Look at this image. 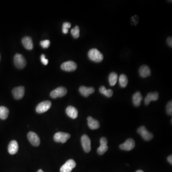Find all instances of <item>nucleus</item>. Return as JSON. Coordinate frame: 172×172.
<instances>
[{
	"label": "nucleus",
	"instance_id": "0eeeda50",
	"mask_svg": "<svg viewBox=\"0 0 172 172\" xmlns=\"http://www.w3.org/2000/svg\"><path fill=\"white\" fill-rule=\"evenodd\" d=\"M67 93V90L63 87H60L53 90L50 93V96L52 98L56 99L57 97H62L66 95Z\"/></svg>",
	"mask_w": 172,
	"mask_h": 172
},
{
	"label": "nucleus",
	"instance_id": "f3484780",
	"mask_svg": "<svg viewBox=\"0 0 172 172\" xmlns=\"http://www.w3.org/2000/svg\"><path fill=\"white\" fill-rule=\"evenodd\" d=\"M87 120H88V126L90 129L91 130H96L100 128V123L96 120L94 119L90 116L88 117Z\"/></svg>",
	"mask_w": 172,
	"mask_h": 172
},
{
	"label": "nucleus",
	"instance_id": "b1692460",
	"mask_svg": "<svg viewBox=\"0 0 172 172\" xmlns=\"http://www.w3.org/2000/svg\"><path fill=\"white\" fill-rule=\"evenodd\" d=\"M99 90L101 94H103V95L108 97H111L113 96V92L111 89L107 90L103 86L100 87Z\"/></svg>",
	"mask_w": 172,
	"mask_h": 172
},
{
	"label": "nucleus",
	"instance_id": "f257e3e1",
	"mask_svg": "<svg viewBox=\"0 0 172 172\" xmlns=\"http://www.w3.org/2000/svg\"><path fill=\"white\" fill-rule=\"evenodd\" d=\"M88 56L91 60L95 62H101L103 59V55L96 48H92L88 52Z\"/></svg>",
	"mask_w": 172,
	"mask_h": 172
},
{
	"label": "nucleus",
	"instance_id": "dca6fc26",
	"mask_svg": "<svg viewBox=\"0 0 172 172\" xmlns=\"http://www.w3.org/2000/svg\"><path fill=\"white\" fill-rule=\"evenodd\" d=\"M19 149L18 144L15 140H13L10 142L8 147V150L9 154L14 155L17 152Z\"/></svg>",
	"mask_w": 172,
	"mask_h": 172
},
{
	"label": "nucleus",
	"instance_id": "a211bd4d",
	"mask_svg": "<svg viewBox=\"0 0 172 172\" xmlns=\"http://www.w3.org/2000/svg\"><path fill=\"white\" fill-rule=\"evenodd\" d=\"M66 113L70 118L73 119H76L78 116V112L77 109L72 106L67 107L66 109Z\"/></svg>",
	"mask_w": 172,
	"mask_h": 172
},
{
	"label": "nucleus",
	"instance_id": "f8f14e48",
	"mask_svg": "<svg viewBox=\"0 0 172 172\" xmlns=\"http://www.w3.org/2000/svg\"><path fill=\"white\" fill-rule=\"evenodd\" d=\"M27 137L32 145L35 146H39L40 143V138L36 133L32 132H30L27 134Z\"/></svg>",
	"mask_w": 172,
	"mask_h": 172
},
{
	"label": "nucleus",
	"instance_id": "f704fd0d",
	"mask_svg": "<svg viewBox=\"0 0 172 172\" xmlns=\"http://www.w3.org/2000/svg\"><path fill=\"white\" fill-rule=\"evenodd\" d=\"M136 172H143V171H142V170H138V171H137Z\"/></svg>",
	"mask_w": 172,
	"mask_h": 172
},
{
	"label": "nucleus",
	"instance_id": "f03ea898",
	"mask_svg": "<svg viewBox=\"0 0 172 172\" xmlns=\"http://www.w3.org/2000/svg\"><path fill=\"white\" fill-rule=\"evenodd\" d=\"M137 132L142 137L143 140L146 141H150L154 137L153 134L151 132H149L146 129V127L143 126L138 128Z\"/></svg>",
	"mask_w": 172,
	"mask_h": 172
},
{
	"label": "nucleus",
	"instance_id": "393cba45",
	"mask_svg": "<svg viewBox=\"0 0 172 172\" xmlns=\"http://www.w3.org/2000/svg\"><path fill=\"white\" fill-rule=\"evenodd\" d=\"M128 80L125 75L121 74L119 77V83L122 88H125L128 84Z\"/></svg>",
	"mask_w": 172,
	"mask_h": 172
},
{
	"label": "nucleus",
	"instance_id": "5701e85b",
	"mask_svg": "<svg viewBox=\"0 0 172 172\" xmlns=\"http://www.w3.org/2000/svg\"><path fill=\"white\" fill-rule=\"evenodd\" d=\"M117 79H118V75L116 73L112 72L109 74V81L110 86H113L116 84Z\"/></svg>",
	"mask_w": 172,
	"mask_h": 172
},
{
	"label": "nucleus",
	"instance_id": "6ab92c4d",
	"mask_svg": "<svg viewBox=\"0 0 172 172\" xmlns=\"http://www.w3.org/2000/svg\"><path fill=\"white\" fill-rule=\"evenodd\" d=\"M22 42L23 46L28 50H31L33 48L34 45H33V43H32V40L30 37H24V38L22 39Z\"/></svg>",
	"mask_w": 172,
	"mask_h": 172
},
{
	"label": "nucleus",
	"instance_id": "cd10ccee",
	"mask_svg": "<svg viewBox=\"0 0 172 172\" xmlns=\"http://www.w3.org/2000/svg\"><path fill=\"white\" fill-rule=\"evenodd\" d=\"M166 112L169 115H172V101L167 103L166 106Z\"/></svg>",
	"mask_w": 172,
	"mask_h": 172
},
{
	"label": "nucleus",
	"instance_id": "9b49d317",
	"mask_svg": "<svg viewBox=\"0 0 172 172\" xmlns=\"http://www.w3.org/2000/svg\"><path fill=\"white\" fill-rule=\"evenodd\" d=\"M108 140L106 138L103 137L100 140V147L97 150V154L100 155H102L108 150V146L107 145Z\"/></svg>",
	"mask_w": 172,
	"mask_h": 172
},
{
	"label": "nucleus",
	"instance_id": "2f4dec72",
	"mask_svg": "<svg viewBox=\"0 0 172 172\" xmlns=\"http://www.w3.org/2000/svg\"><path fill=\"white\" fill-rule=\"evenodd\" d=\"M168 161L169 162V163L172 165V155H169L167 158Z\"/></svg>",
	"mask_w": 172,
	"mask_h": 172
},
{
	"label": "nucleus",
	"instance_id": "a878e982",
	"mask_svg": "<svg viewBox=\"0 0 172 172\" xmlns=\"http://www.w3.org/2000/svg\"><path fill=\"white\" fill-rule=\"evenodd\" d=\"M79 28L78 26H76L74 28L72 29L71 30V33L73 36L75 38H78L79 36Z\"/></svg>",
	"mask_w": 172,
	"mask_h": 172
},
{
	"label": "nucleus",
	"instance_id": "20e7f679",
	"mask_svg": "<svg viewBox=\"0 0 172 172\" xmlns=\"http://www.w3.org/2000/svg\"><path fill=\"white\" fill-rule=\"evenodd\" d=\"M51 105L52 103L50 101H46L41 102L37 106L36 111L39 113H45L51 108Z\"/></svg>",
	"mask_w": 172,
	"mask_h": 172
},
{
	"label": "nucleus",
	"instance_id": "7c9ffc66",
	"mask_svg": "<svg viewBox=\"0 0 172 172\" xmlns=\"http://www.w3.org/2000/svg\"><path fill=\"white\" fill-rule=\"evenodd\" d=\"M167 42L170 47H172V39L171 37H169L167 39Z\"/></svg>",
	"mask_w": 172,
	"mask_h": 172
},
{
	"label": "nucleus",
	"instance_id": "4468645a",
	"mask_svg": "<svg viewBox=\"0 0 172 172\" xmlns=\"http://www.w3.org/2000/svg\"><path fill=\"white\" fill-rule=\"evenodd\" d=\"M159 99V93L158 92H150L145 97L144 102L145 105H148L151 101H156Z\"/></svg>",
	"mask_w": 172,
	"mask_h": 172
},
{
	"label": "nucleus",
	"instance_id": "4be33fe9",
	"mask_svg": "<svg viewBox=\"0 0 172 172\" xmlns=\"http://www.w3.org/2000/svg\"><path fill=\"white\" fill-rule=\"evenodd\" d=\"M9 109L5 106L0 107V119L5 120L7 119L9 115Z\"/></svg>",
	"mask_w": 172,
	"mask_h": 172
},
{
	"label": "nucleus",
	"instance_id": "ddd939ff",
	"mask_svg": "<svg viewBox=\"0 0 172 172\" xmlns=\"http://www.w3.org/2000/svg\"><path fill=\"white\" fill-rule=\"evenodd\" d=\"M12 93L14 99L16 100L21 99L25 94V88L23 86L16 87L13 90Z\"/></svg>",
	"mask_w": 172,
	"mask_h": 172
},
{
	"label": "nucleus",
	"instance_id": "c9c22d12",
	"mask_svg": "<svg viewBox=\"0 0 172 172\" xmlns=\"http://www.w3.org/2000/svg\"><path fill=\"white\" fill-rule=\"evenodd\" d=\"M0 59H1V56H0Z\"/></svg>",
	"mask_w": 172,
	"mask_h": 172
},
{
	"label": "nucleus",
	"instance_id": "473e14b6",
	"mask_svg": "<svg viewBox=\"0 0 172 172\" xmlns=\"http://www.w3.org/2000/svg\"><path fill=\"white\" fill-rule=\"evenodd\" d=\"M62 31H63V32L64 34H67L68 33V29H66V28H62Z\"/></svg>",
	"mask_w": 172,
	"mask_h": 172
},
{
	"label": "nucleus",
	"instance_id": "423d86ee",
	"mask_svg": "<svg viewBox=\"0 0 172 172\" xmlns=\"http://www.w3.org/2000/svg\"><path fill=\"white\" fill-rule=\"evenodd\" d=\"M81 144L86 153H89L91 151V141L86 134H84L81 138Z\"/></svg>",
	"mask_w": 172,
	"mask_h": 172
},
{
	"label": "nucleus",
	"instance_id": "412c9836",
	"mask_svg": "<svg viewBox=\"0 0 172 172\" xmlns=\"http://www.w3.org/2000/svg\"><path fill=\"white\" fill-rule=\"evenodd\" d=\"M143 100V96L141 92L137 91L133 94L132 96V102L134 106L138 107L141 105V101Z\"/></svg>",
	"mask_w": 172,
	"mask_h": 172
},
{
	"label": "nucleus",
	"instance_id": "6e6552de",
	"mask_svg": "<svg viewBox=\"0 0 172 172\" xmlns=\"http://www.w3.org/2000/svg\"><path fill=\"white\" fill-rule=\"evenodd\" d=\"M76 166V163L75 161L70 159L61 166L60 171V172H71Z\"/></svg>",
	"mask_w": 172,
	"mask_h": 172
},
{
	"label": "nucleus",
	"instance_id": "9d476101",
	"mask_svg": "<svg viewBox=\"0 0 172 172\" xmlns=\"http://www.w3.org/2000/svg\"><path fill=\"white\" fill-rule=\"evenodd\" d=\"M135 146L136 143L134 140L132 138H129L124 143L120 145V148L122 150L131 151L134 148Z\"/></svg>",
	"mask_w": 172,
	"mask_h": 172
},
{
	"label": "nucleus",
	"instance_id": "72a5a7b5",
	"mask_svg": "<svg viewBox=\"0 0 172 172\" xmlns=\"http://www.w3.org/2000/svg\"><path fill=\"white\" fill-rule=\"evenodd\" d=\"M37 172H43V170H42V169H39V170H38V171H37Z\"/></svg>",
	"mask_w": 172,
	"mask_h": 172
},
{
	"label": "nucleus",
	"instance_id": "2eb2a0df",
	"mask_svg": "<svg viewBox=\"0 0 172 172\" xmlns=\"http://www.w3.org/2000/svg\"><path fill=\"white\" fill-rule=\"evenodd\" d=\"M79 91L80 94L84 97H87L90 94L95 92V89L93 87H86L85 86H81L79 88Z\"/></svg>",
	"mask_w": 172,
	"mask_h": 172
},
{
	"label": "nucleus",
	"instance_id": "bb28decb",
	"mask_svg": "<svg viewBox=\"0 0 172 172\" xmlns=\"http://www.w3.org/2000/svg\"><path fill=\"white\" fill-rule=\"evenodd\" d=\"M50 41L48 40H43L40 42V45L43 48H47L50 46Z\"/></svg>",
	"mask_w": 172,
	"mask_h": 172
},
{
	"label": "nucleus",
	"instance_id": "39448f33",
	"mask_svg": "<svg viewBox=\"0 0 172 172\" xmlns=\"http://www.w3.org/2000/svg\"><path fill=\"white\" fill-rule=\"evenodd\" d=\"M14 62L15 66L20 69L24 68L26 66V61L25 58L19 54L15 55L14 57Z\"/></svg>",
	"mask_w": 172,
	"mask_h": 172
},
{
	"label": "nucleus",
	"instance_id": "1a4fd4ad",
	"mask_svg": "<svg viewBox=\"0 0 172 172\" xmlns=\"http://www.w3.org/2000/svg\"><path fill=\"white\" fill-rule=\"evenodd\" d=\"M61 68L65 71L71 72L75 71L77 68V65L75 62L68 61L62 63Z\"/></svg>",
	"mask_w": 172,
	"mask_h": 172
},
{
	"label": "nucleus",
	"instance_id": "c85d7f7f",
	"mask_svg": "<svg viewBox=\"0 0 172 172\" xmlns=\"http://www.w3.org/2000/svg\"><path fill=\"white\" fill-rule=\"evenodd\" d=\"M41 61L42 63L44 65H47L48 63V59H46V56L44 54L42 55L41 56Z\"/></svg>",
	"mask_w": 172,
	"mask_h": 172
},
{
	"label": "nucleus",
	"instance_id": "aec40b11",
	"mask_svg": "<svg viewBox=\"0 0 172 172\" xmlns=\"http://www.w3.org/2000/svg\"><path fill=\"white\" fill-rule=\"evenodd\" d=\"M139 74L142 78H146L151 75V71L148 66L143 65L139 69Z\"/></svg>",
	"mask_w": 172,
	"mask_h": 172
},
{
	"label": "nucleus",
	"instance_id": "7ed1b4c3",
	"mask_svg": "<svg viewBox=\"0 0 172 172\" xmlns=\"http://www.w3.org/2000/svg\"><path fill=\"white\" fill-rule=\"evenodd\" d=\"M71 138V135L69 133L64 132H56L55 134L54 139L55 142L57 143H66L67 140Z\"/></svg>",
	"mask_w": 172,
	"mask_h": 172
},
{
	"label": "nucleus",
	"instance_id": "c756f323",
	"mask_svg": "<svg viewBox=\"0 0 172 172\" xmlns=\"http://www.w3.org/2000/svg\"><path fill=\"white\" fill-rule=\"evenodd\" d=\"M71 24L70 23H68V22H65L63 24V28H66L68 29L69 28H71Z\"/></svg>",
	"mask_w": 172,
	"mask_h": 172
}]
</instances>
